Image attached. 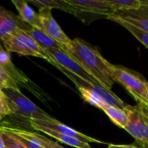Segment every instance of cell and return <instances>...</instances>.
I'll return each instance as SVG.
<instances>
[{
	"instance_id": "6da1fadb",
	"label": "cell",
	"mask_w": 148,
	"mask_h": 148,
	"mask_svg": "<svg viewBox=\"0 0 148 148\" xmlns=\"http://www.w3.org/2000/svg\"><path fill=\"white\" fill-rule=\"evenodd\" d=\"M71 56L102 87L111 91L114 83L110 75L112 63L108 62L98 51L81 38L72 39L69 46L62 49Z\"/></svg>"
},
{
	"instance_id": "7a4b0ae2",
	"label": "cell",
	"mask_w": 148,
	"mask_h": 148,
	"mask_svg": "<svg viewBox=\"0 0 148 148\" xmlns=\"http://www.w3.org/2000/svg\"><path fill=\"white\" fill-rule=\"evenodd\" d=\"M3 47L9 52H15L21 56H29L42 58L56 68L58 66L36 41L29 35L26 29L17 28L1 39Z\"/></svg>"
},
{
	"instance_id": "3957f363",
	"label": "cell",
	"mask_w": 148,
	"mask_h": 148,
	"mask_svg": "<svg viewBox=\"0 0 148 148\" xmlns=\"http://www.w3.org/2000/svg\"><path fill=\"white\" fill-rule=\"evenodd\" d=\"M110 75L114 82L121 84L137 101L139 105L148 108L147 82L140 74L124 68L112 64Z\"/></svg>"
},
{
	"instance_id": "277c9868",
	"label": "cell",
	"mask_w": 148,
	"mask_h": 148,
	"mask_svg": "<svg viewBox=\"0 0 148 148\" xmlns=\"http://www.w3.org/2000/svg\"><path fill=\"white\" fill-rule=\"evenodd\" d=\"M3 91L8 99V103L11 114L26 118L29 121H49L54 119L49 114H47L40 108H38L36 104H34L23 93H21L20 89L6 88Z\"/></svg>"
},
{
	"instance_id": "5b68a950",
	"label": "cell",
	"mask_w": 148,
	"mask_h": 148,
	"mask_svg": "<svg viewBox=\"0 0 148 148\" xmlns=\"http://www.w3.org/2000/svg\"><path fill=\"white\" fill-rule=\"evenodd\" d=\"M124 110L128 118V122L125 130L128 132L137 142L148 145L147 114L139 104L136 106L126 105Z\"/></svg>"
},
{
	"instance_id": "8992f818",
	"label": "cell",
	"mask_w": 148,
	"mask_h": 148,
	"mask_svg": "<svg viewBox=\"0 0 148 148\" xmlns=\"http://www.w3.org/2000/svg\"><path fill=\"white\" fill-rule=\"evenodd\" d=\"M36 28L43 31L46 35L52 37L59 42L62 49L69 46L72 39H70L62 29L56 19L52 16V11L49 9H41L37 13Z\"/></svg>"
},
{
	"instance_id": "52a82bcc",
	"label": "cell",
	"mask_w": 148,
	"mask_h": 148,
	"mask_svg": "<svg viewBox=\"0 0 148 148\" xmlns=\"http://www.w3.org/2000/svg\"><path fill=\"white\" fill-rule=\"evenodd\" d=\"M49 57L56 62L60 67L69 71L70 73L77 75L81 79L92 83L100 84L95 78H93L71 56H69L62 49H51L45 50Z\"/></svg>"
},
{
	"instance_id": "ba28073f",
	"label": "cell",
	"mask_w": 148,
	"mask_h": 148,
	"mask_svg": "<svg viewBox=\"0 0 148 148\" xmlns=\"http://www.w3.org/2000/svg\"><path fill=\"white\" fill-rule=\"evenodd\" d=\"M29 124L30 125H37V126H41L46 128H49L50 130H53L55 132L65 134V135H69L74 138H76L83 142L86 143H101V144H106L103 141H101L99 140H96L95 138H92L90 136H88L86 134H83L75 129H73L72 127H69L68 126H66L65 124H62V122L56 121V119L53 120H49V121H40V120H29Z\"/></svg>"
},
{
	"instance_id": "9c48e42d",
	"label": "cell",
	"mask_w": 148,
	"mask_h": 148,
	"mask_svg": "<svg viewBox=\"0 0 148 148\" xmlns=\"http://www.w3.org/2000/svg\"><path fill=\"white\" fill-rule=\"evenodd\" d=\"M79 13H90L100 16H111L114 13L106 0H67Z\"/></svg>"
},
{
	"instance_id": "30bf717a",
	"label": "cell",
	"mask_w": 148,
	"mask_h": 148,
	"mask_svg": "<svg viewBox=\"0 0 148 148\" xmlns=\"http://www.w3.org/2000/svg\"><path fill=\"white\" fill-rule=\"evenodd\" d=\"M140 3L141 5L137 10L115 11L113 15L148 32V4L142 0Z\"/></svg>"
},
{
	"instance_id": "8fae6325",
	"label": "cell",
	"mask_w": 148,
	"mask_h": 148,
	"mask_svg": "<svg viewBox=\"0 0 148 148\" xmlns=\"http://www.w3.org/2000/svg\"><path fill=\"white\" fill-rule=\"evenodd\" d=\"M17 28L28 29L30 26L22 22L18 16L0 5V47L3 46L1 39Z\"/></svg>"
},
{
	"instance_id": "7c38bea8",
	"label": "cell",
	"mask_w": 148,
	"mask_h": 148,
	"mask_svg": "<svg viewBox=\"0 0 148 148\" xmlns=\"http://www.w3.org/2000/svg\"><path fill=\"white\" fill-rule=\"evenodd\" d=\"M10 54L11 53L7 51L3 46L0 47V67L17 84L27 86L30 82V80L13 64Z\"/></svg>"
},
{
	"instance_id": "4fadbf2b",
	"label": "cell",
	"mask_w": 148,
	"mask_h": 148,
	"mask_svg": "<svg viewBox=\"0 0 148 148\" xmlns=\"http://www.w3.org/2000/svg\"><path fill=\"white\" fill-rule=\"evenodd\" d=\"M30 127L32 128H34L36 131L42 132V133L57 140L58 141L62 142V144H65V145H68V146L75 148H92L88 143L83 142L76 138H74V137H71L69 135H65V134L55 132L53 130H50L49 128H46V127H43L41 126H37V125H30Z\"/></svg>"
},
{
	"instance_id": "5bb4252c",
	"label": "cell",
	"mask_w": 148,
	"mask_h": 148,
	"mask_svg": "<svg viewBox=\"0 0 148 148\" xmlns=\"http://www.w3.org/2000/svg\"><path fill=\"white\" fill-rule=\"evenodd\" d=\"M29 2L37 7L39 10L57 9L75 16H78L80 14L74 6H72L67 0H29Z\"/></svg>"
},
{
	"instance_id": "9a60e30c",
	"label": "cell",
	"mask_w": 148,
	"mask_h": 148,
	"mask_svg": "<svg viewBox=\"0 0 148 148\" xmlns=\"http://www.w3.org/2000/svg\"><path fill=\"white\" fill-rule=\"evenodd\" d=\"M11 2L16 7L18 12V16L22 22L30 27L36 28L37 13L29 5L28 2L25 0H12Z\"/></svg>"
},
{
	"instance_id": "2e32d148",
	"label": "cell",
	"mask_w": 148,
	"mask_h": 148,
	"mask_svg": "<svg viewBox=\"0 0 148 148\" xmlns=\"http://www.w3.org/2000/svg\"><path fill=\"white\" fill-rule=\"evenodd\" d=\"M4 130L16 135L20 140L24 144L26 148H44L42 147V143L40 142L36 133L29 132L21 128H16V127H10L3 126L1 127Z\"/></svg>"
},
{
	"instance_id": "e0dca14e",
	"label": "cell",
	"mask_w": 148,
	"mask_h": 148,
	"mask_svg": "<svg viewBox=\"0 0 148 148\" xmlns=\"http://www.w3.org/2000/svg\"><path fill=\"white\" fill-rule=\"evenodd\" d=\"M26 30L29 33V35L36 41V42L43 50H48L51 49H62V46L59 42H57L52 37L46 35L43 31H42L39 29L30 27Z\"/></svg>"
},
{
	"instance_id": "ac0fdd59",
	"label": "cell",
	"mask_w": 148,
	"mask_h": 148,
	"mask_svg": "<svg viewBox=\"0 0 148 148\" xmlns=\"http://www.w3.org/2000/svg\"><path fill=\"white\" fill-rule=\"evenodd\" d=\"M108 19L111 20V21H114L117 23H119L120 25H121L122 27H124L126 29H127L134 37H136L147 49H148V32L127 22V21H124L122 19H121L120 17L114 16V15H111V16H108L107 17Z\"/></svg>"
},
{
	"instance_id": "d6986e66",
	"label": "cell",
	"mask_w": 148,
	"mask_h": 148,
	"mask_svg": "<svg viewBox=\"0 0 148 148\" xmlns=\"http://www.w3.org/2000/svg\"><path fill=\"white\" fill-rule=\"evenodd\" d=\"M103 111L116 126L123 129L126 128L128 122V118L124 108H120L114 106H107Z\"/></svg>"
},
{
	"instance_id": "ffe728a7",
	"label": "cell",
	"mask_w": 148,
	"mask_h": 148,
	"mask_svg": "<svg viewBox=\"0 0 148 148\" xmlns=\"http://www.w3.org/2000/svg\"><path fill=\"white\" fill-rule=\"evenodd\" d=\"M107 3L115 11L137 10L140 7V0H106Z\"/></svg>"
},
{
	"instance_id": "44dd1931",
	"label": "cell",
	"mask_w": 148,
	"mask_h": 148,
	"mask_svg": "<svg viewBox=\"0 0 148 148\" xmlns=\"http://www.w3.org/2000/svg\"><path fill=\"white\" fill-rule=\"evenodd\" d=\"M0 128H1V130L3 132V140L4 147L26 148V147L24 146V144L20 140V139L16 135H15V134H13L4 130L1 127H0Z\"/></svg>"
},
{
	"instance_id": "7402d4cb",
	"label": "cell",
	"mask_w": 148,
	"mask_h": 148,
	"mask_svg": "<svg viewBox=\"0 0 148 148\" xmlns=\"http://www.w3.org/2000/svg\"><path fill=\"white\" fill-rule=\"evenodd\" d=\"M6 88L19 89L18 84L0 67V89L3 90Z\"/></svg>"
},
{
	"instance_id": "603a6c76",
	"label": "cell",
	"mask_w": 148,
	"mask_h": 148,
	"mask_svg": "<svg viewBox=\"0 0 148 148\" xmlns=\"http://www.w3.org/2000/svg\"><path fill=\"white\" fill-rule=\"evenodd\" d=\"M10 114H11V111L9 107L8 99L3 91L0 89V121Z\"/></svg>"
},
{
	"instance_id": "cb8c5ba5",
	"label": "cell",
	"mask_w": 148,
	"mask_h": 148,
	"mask_svg": "<svg viewBox=\"0 0 148 148\" xmlns=\"http://www.w3.org/2000/svg\"><path fill=\"white\" fill-rule=\"evenodd\" d=\"M36 134H37V137H38L40 142L42 143V147L44 148H65L64 147L59 145L58 143L55 142L51 139H49L48 137H46L42 134H40L38 133H36Z\"/></svg>"
},
{
	"instance_id": "d4e9b609",
	"label": "cell",
	"mask_w": 148,
	"mask_h": 148,
	"mask_svg": "<svg viewBox=\"0 0 148 148\" xmlns=\"http://www.w3.org/2000/svg\"><path fill=\"white\" fill-rule=\"evenodd\" d=\"M108 148H138V147L134 144V145H113L109 144Z\"/></svg>"
},
{
	"instance_id": "484cf974",
	"label": "cell",
	"mask_w": 148,
	"mask_h": 148,
	"mask_svg": "<svg viewBox=\"0 0 148 148\" xmlns=\"http://www.w3.org/2000/svg\"><path fill=\"white\" fill-rule=\"evenodd\" d=\"M0 148H5L4 144H3V132L1 128H0Z\"/></svg>"
},
{
	"instance_id": "4316f807",
	"label": "cell",
	"mask_w": 148,
	"mask_h": 148,
	"mask_svg": "<svg viewBox=\"0 0 148 148\" xmlns=\"http://www.w3.org/2000/svg\"><path fill=\"white\" fill-rule=\"evenodd\" d=\"M134 144L138 147V148H148V145L141 144V143H139V142H137V141H136Z\"/></svg>"
},
{
	"instance_id": "83f0119b",
	"label": "cell",
	"mask_w": 148,
	"mask_h": 148,
	"mask_svg": "<svg viewBox=\"0 0 148 148\" xmlns=\"http://www.w3.org/2000/svg\"><path fill=\"white\" fill-rule=\"evenodd\" d=\"M140 106L142 108V109L144 110V112H145V113H146V114H147L148 115V108H145V107H143V106H141V105H140Z\"/></svg>"
},
{
	"instance_id": "f1b7e54d",
	"label": "cell",
	"mask_w": 148,
	"mask_h": 148,
	"mask_svg": "<svg viewBox=\"0 0 148 148\" xmlns=\"http://www.w3.org/2000/svg\"><path fill=\"white\" fill-rule=\"evenodd\" d=\"M147 88H148V82H147Z\"/></svg>"
}]
</instances>
